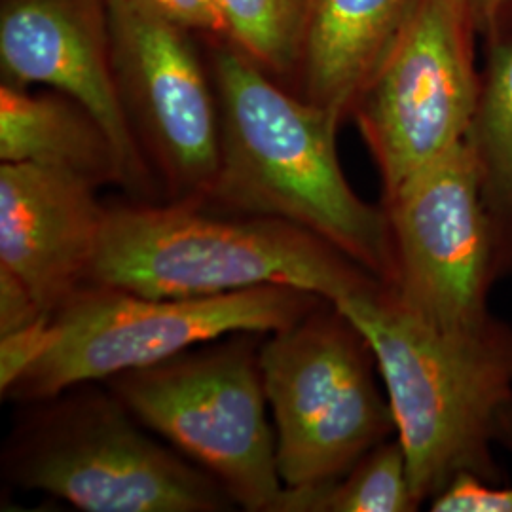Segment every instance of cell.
<instances>
[{
    "instance_id": "ac0fdd59",
    "label": "cell",
    "mask_w": 512,
    "mask_h": 512,
    "mask_svg": "<svg viewBox=\"0 0 512 512\" xmlns=\"http://www.w3.org/2000/svg\"><path fill=\"white\" fill-rule=\"evenodd\" d=\"M433 512H512V486L459 475L429 501Z\"/></svg>"
},
{
    "instance_id": "6da1fadb",
    "label": "cell",
    "mask_w": 512,
    "mask_h": 512,
    "mask_svg": "<svg viewBox=\"0 0 512 512\" xmlns=\"http://www.w3.org/2000/svg\"><path fill=\"white\" fill-rule=\"evenodd\" d=\"M332 304L374 353L416 503L465 473L503 482L495 446L512 450V325L490 313L471 327H435L387 287Z\"/></svg>"
},
{
    "instance_id": "44dd1931",
    "label": "cell",
    "mask_w": 512,
    "mask_h": 512,
    "mask_svg": "<svg viewBox=\"0 0 512 512\" xmlns=\"http://www.w3.org/2000/svg\"><path fill=\"white\" fill-rule=\"evenodd\" d=\"M475 16L478 35L492 38L507 35L512 23V0H467Z\"/></svg>"
},
{
    "instance_id": "2e32d148",
    "label": "cell",
    "mask_w": 512,
    "mask_h": 512,
    "mask_svg": "<svg viewBox=\"0 0 512 512\" xmlns=\"http://www.w3.org/2000/svg\"><path fill=\"white\" fill-rule=\"evenodd\" d=\"M403 444L387 439L336 482L319 488H283L275 512L418 511Z\"/></svg>"
},
{
    "instance_id": "277c9868",
    "label": "cell",
    "mask_w": 512,
    "mask_h": 512,
    "mask_svg": "<svg viewBox=\"0 0 512 512\" xmlns=\"http://www.w3.org/2000/svg\"><path fill=\"white\" fill-rule=\"evenodd\" d=\"M323 302L330 300L281 285L207 298L84 285L31 329L0 338L2 399L38 403L230 334L287 329Z\"/></svg>"
},
{
    "instance_id": "ba28073f",
    "label": "cell",
    "mask_w": 512,
    "mask_h": 512,
    "mask_svg": "<svg viewBox=\"0 0 512 512\" xmlns=\"http://www.w3.org/2000/svg\"><path fill=\"white\" fill-rule=\"evenodd\" d=\"M478 37L467 0H414L355 99L384 196L467 143L475 122Z\"/></svg>"
},
{
    "instance_id": "7a4b0ae2",
    "label": "cell",
    "mask_w": 512,
    "mask_h": 512,
    "mask_svg": "<svg viewBox=\"0 0 512 512\" xmlns=\"http://www.w3.org/2000/svg\"><path fill=\"white\" fill-rule=\"evenodd\" d=\"M213 86L219 171L203 205L293 222L389 287L387 217L384 207L366 203L344 175L336 152L342 118L285 92L238 48L215 55Z\"/></svg>"
},
{
    "instance_id": "ffe728a7",
    "label": "cell",
    "mask_w": 512,
    "mask_h": 512,
    "mask_svg": "<svg viewBox=\"0 0 512 512\" xmlns=\"http://www.w3.org/2000/svg\"><path fill=\"white\" fill-rule=\"evenodd\" d=\"M46 313L18 279L0 270V338L31 329Z\"/></svg>"
},
{
    "instance_id": "30bf717a",
    "label": "cell",
    "mask_w": 512,
    "mask_h": 512,
    "mask_svg": "<svg viewBox=\"0 0 512 512\" xmlns=\"http://www.w3.org/2000/svg\"><path fill=\"white\" fill-rule=\"evenodd\" d=\"M109 2L112 61L129 124L169 202L207 200L219 171V107L188 31L131 6Z\"/></svg>"
},
{
    "instance_id": "3957f363",
    "label": "cell",
    "mask_w": 512,
    "mask_h": 512,
    "mask_svg": "<svg viewBox=\"0 0 512 512\" xmlns=\"http://www.w3.org/2000/svg\"><path fill=\"white\" fill-rule=\"evenodd\" d=\"M86 285L152 298H207L281 285L330 302L385 287L293 222L198 202L143 200L107 205Z\"/></svg>"
},
{
    "instance_id": "8fae6325",
    "label": "cell",
    "mask_w": 512,
    "mask_h": 512,
    "mask_svg": "<svg viewBox=\"0 0 512 512\" xmlns=\"http://www.w3.org/2000/svg\"><path fill=\"white\" fill-rule=\"evenodd\" d=\"M2 80L69 95L109 135L122 186L152 202V173L124 109L112 61L107 0H6L0 14Z\"/></svg>"
},
{
    "instance_id": "8992f818",
    "label": "cell",
    "mask_w": 512,
    "mask_h": 512,
    "mask_svg": "<svg viewBox=\"0 0 512 512\" xmlns=\"http://www.w3.org/2000/svg\"><path fill=\"white\" fill-rule=\"evenodd\" d=\"M262 336L230 334L103 382L135 420L249 512H275L283 492L260 370Z\"/></svg>"
},
{
    "instance_id": "e0dca14e",
    "label": "cell",
    "mask_w": 512,
    "mask_h": 512,
    "mask_svg": "<svg viewBox=\"0 0 512 512\" xmlns=\"http://www.w3.org/2000/svg\"><path fill=\"white\" fill-rule=\"evenodd\" d=\"M228 38L268 74L293 73L302 63L310 0H213Z\"/></svg>"
},
{
    "instance_id": "5bb4252c",
    "label": "cell",
    "mask_w": 512,
    "mask_h": 512,
    "mask_svg": "<svg viewBox=\"0 0 512 512\" xmlns=\"http://www.w3.org/2000/svg\"><path fill=\"white\" fill-rule=\"evenodd\" d=\"M0 160L74 173L97 188L120 184L122 173L109 135L69 95L0 84Z\"/></svg>"
},
{
    "instance_id": "9c48e42d",
    "label": "cell",
    "mask_w": 512,
    "mask_h": 512,
    "mask_svg": "<svg viewBox=\"0 0 512 512\" xmlns=\"http://www.w3.org/2000/svg\"><path fill=\"white\" fill-rule=\"evenodd\" d=\"M393 253L387 291L421 321L463 329L490 315L494 249L469 143L384 196Z\"/></svg>"
},
{
    "instance_id": "7c38bea8",
    "label": "cell",
    "mask_w": 512,
    "mask_h": 512,
    "mask_svg": "<svg viewBox=\"0 0 512 512\" xmlns=\"http://www.w3.org/2000/svg\"><path fill=\"white\" fill-rule=\"evenodd\" d=\"M97 186L55 167L0 165V270L44 313L88 283L107 219Z\"/></svg>"
},
{
    "instance_id": "d6986e66",
    "label": "cell",
    "mask_w": 512,
    "mask_h": 512,
    "mask_svg": "<svg viewBox=\"0 0 512 512\" xmlns=\"http://www.w3.org/2000/svg\"><path fill=\"white\" fill-rule=\"evenodd\" d=\"M131 6L167 19L188 33L198 31L215 38H228L226 23L213 0H124Z\"/></svg>"
},
{
    "instance_id": "5b68a950",
    "label": "cell",
    "mask_w": 512,
    "mask_h": 512,
    "mask_svg": "<svg viewBox=\"0 0 512 512\" xmlns=\"http://www.w3.org/2000/svg\"><path fill=\"white\" fill-rule=\"evenodd\" d=\"M31 403L2 456L23 490L86 512H222L236 503L217 478L165 448L107 384Z\"/></svg>"
},
{
    "instance_id": "9a60e30c",
    "label": "cell",
    "mask_w": 512,
    "mask_h": 512,
    "mask_svg": "<svg viewBox=\"0 0 512 512\" xmlns=\"http://www.w3.org/2000/svg\"><path fill=\"white\" fill-rule=\"evenodd\" d=\"M469 147L490 222L495 279L512 275V38L488 40Z\"/></svg>"
},
{
    "instance_id": "4fadbf2b",
    "label": "cell",
    "mask_w": 512,
    "mask_h": 512,
    "mask_svg": "<svg viewBox=\"0 0 512 512\" xmlns=\"http://www.w3.org/2000/svg\"><path fill=\"white\" fill-rule=\"evenodd\" d=\"M412 2L310 0L300 63L304 97L342 120L351 114Z\"/></svg>"
},
{
    "instance_id": "52a82bcc",
    "label": "cell",
    "mask_w": 512,
    "mask_h": 512,
    "mask_svg": "<svg viewBox=\"0 0 512 512\" xmlns=\"http://www.w3.org/2000/svg\"><path fill=\"white\" fill-rule=\"evenodd\" d=\"M260 370L283 488L336 482L395 433L374 353L332 302L266 334Z\"/></svg>"
}]
</instances>
